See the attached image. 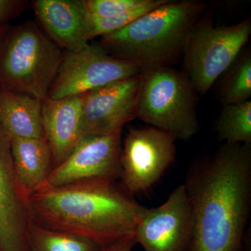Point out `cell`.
I'll return each instance as SVG.
<instances>
[{"mask_svg":"<svg viewBox=\"0 0 251 251\" xmlns=\"http://www.w3.org/2000/svg\"><path fill=\"white\" fill-rule=\"evenodd\" d=\"M186 251H243L251 207V144L226 143L188 171Z\"/></svg>","mask_w":251,"mask_h":251,"instance_id":"6da1fadb","label":"cell"},{"mask_svg":"<svg viewBox=\"0 0 251 251\" xmlns=\"http://www.w3.org/2000/svg\"><path fill=\"white\" fill-rule=\"evenodd\" d=\"M33 222L75 234L100 247L135 237L145 206L116 179L41 186L29 196Z\"/></svg>","mask_w":251,"mask_h":251,"instance_id":"7a4b0ae2","label":"cell"},{"mask_svg":"<svg viewBox=\"0 0 251 251\" xmlns=\"http://www.w3.org/2000/svg\"><path fill=\"white\" fill-rule=\"evenodd\" d=\"M206 9L199 1L168 0L125 27L101 36L100 46L143 72L171 67L182 57L190 31Z\"/></svg>","mask_w":251,"mask_h":251,"instance_id":"3957f363","label":"cell"},{"mask_svg":"<svg viewBox=\"0 0 251 251\" xmlns=\"http://www.w3.org/2000/svg\"><path fill=\"white\" fill-rule=\"evenodd\" d=\"M63 55L33 21L9 27L0 47V87L45 100Z\"/></svg>","mask_w":251,"mask_h":251,"instance_id":"277c9868","label":"cell"},{"mask_svg":"<svg viewBox=\"0 0 251 251\" xmlns=\"http://www.w3.org/2000/svg\"><path fill=\"white\" fill-rule=\"evenodd\" d=\"M143 74L137 117L176 140L191 139L199 132L200 125L196 92L187 75L172 67Z\"/></svg>","mask_w":251,"mask_h":251,"instance_id":"5b68a950","label":"cell"},{"mask_svg":"<svg viewBox=\"0 0 251 251\" xmlns=\"http://www.w3.org/2000/svg\"><path fill=\"white\" fill-rule=\"evenodd\" d=\"M251 34V20L215 26L212 16H202L194 25L183 52L184 72L196 94L205 95L242 51Z\"/></svg>","mask_w":251,"mask_h":251,"instance_id":"8992f818","label":"cell"},{"mask_svg":"<svg viewBox=\"0 0 251 251\" xmlns=\"http://www.w3.org/2000/svg\"><path fill=\"white\" fill-rule=\"evenodd\" d=\"M139 67L112 57L100 45L66 51L47 98L62 99L140 75Z\"/></svg>","mask_w":251,"mask_h":251,"instance_id":"52a82bcc","label":"cell"},{"mask_svg":"<svg viewBox=\"0 0 251 251\" xmlns=\"http://www.w3.org/2000/svg\"><path fill=\"white\" fill-rule=\"evenodd\" d=\"M175 141L154 127L130 128L120 155V179L128 192H147L158 182L175 161Z\"/></svg>","mask_w":251,"mask_h":251,"instance_id":"ba28073f","label":"cell"},{"mask_svg":"<svg viewBox=\"0 0 251 251\" xmlns=\"http://www.w3.org/2000/svg\"><path fill=\"white\" fill-rule=\"evenodd\" d=\"M143 74L117 81L85 94L81 116L82 138L121 133L136 118Z\"/></svg>","mask_w":251,"mask_h":251,"instance_id":"9c48e42d","label":"cell"},{"mask_svg":"<svg viewBox=\"0 0 251 251\" xmlns=\"http://www.w3.org/2000/svg\"><path fill=\"white\" fill-rule=\"evenodd\" d=\"M191 236V204L184 184L161 206L145 208L135 232L145 251H186Z\"/></svg>","mask_w":251,"mask_h":251,"instance_id":"30bf717a","label":"cell"},{"mask_svg":"<svg viewBox=\"0 0 251 251\" xmlns=\"http://www.w3.org/2000/svg\"><path fill=\"white\" fill-rule=\"evenodd\" d=\"M121 134L82 138L67 159L51 171L40 187L103 178L120 179Z\"/></svg>","mask_w":251,"mask_h":251,"instance_id":"8fae6325","label":"cell"},{"mask_svg":"<svg viewBox=\"0 0 251 251\" xmlns=\"http://www.w3.org/2000/svg\"><path fill=\"white\" fill-rule=\"evenodd\" d=\"M29 196L18 181L11 143L0 125V251H29Z\"/></svg>","mask_w":251,"mask_h":251,"instance_id":"7c38bea8","label":"cell"},{"mask_svg":"<svg viewBox=\"0 0 251 251\" xmlns=\"http://www.w3.org/2000/svg\"><path fill=\"white\" fill-rule=\"evenodd\" d=\"M33 9L38 22L54 43L66 51L89 45V14L83 0H36Z\"/></svg>","mask_w":251,"mask_h":251,"instance_id":"4fadbf2b","label":"cell"},{"mask_svg":"<svg viewBox=\"0 0 251 251\" xmlns=\"http://www.w3.org/2000/svg\"><path fill=\"white\" fill-rule=\"evenodd\" d=\"M84 97L85 94L43 100V125L52 151L53 168L67 159L82 139L81 116Z\"/></svg>","mask_w":251,"mask_h":251,"instance_id":"5bb4252c","label":"cell"},{"mask_svg":"<svg viewBox=\"0 0 251 251\" xmlns=\"http://www.w3.org/2000/svg\"><path fill=\"white\" fill-rule=\"evenodd\" d=\"M43 100L0 87V125L10 138L46 139Z\"/></svg>","mask_w":251,"mask_h":251,"instance_id":"9a60e30c","label":"cell"},{"mask_svg":"<svg viewBox=\"0 0 251 251\" xmlns=\"http://www.w3.org/2000/svg\"><path fill=\"white\" fill-rule=\"evenodd\" d=\"M13 163L18 181L29 196L52 171V156L47 139L10 138Z\"/></svg>","mask_w":251,"mask_h":251,"instance_id":"2e32d148","label":"cell"},{"mask_svg":"<svg viewBox=\"0 0 251 251\" xmlns=\"http://www.w3.org/2000/svg\"><path fill=\"white\" fill-rule=\"evenodd\" d=\"M224 75L218 90V97L223 105L251 100V50L242 51Z\"/></svg>","mask_w":251,"mask_h":251,"instance_id":"e0dca14e","label":"cell"},{"mask_svg":"<svg viewBox=\"0 0 251 251\" xmlns=\"http://www.w3.org/2000/svg\"><path fill=\"white\" fill-rule=\"evenodd\" d=\"M29 251H100V246L75 234L52 230L32 222L28 238Z\"/></svg>","mask_w":251,"mask_h":251,"instance_id":"ac0fdd59","label":"cell"},{"mask_svg":"<svg viewBox=\"0 0 251 251\" xmlns=\"http://www.w3.org/2000/svg\"><path fill=\"white\" fill-rule=\"evenodd\" d=\"M216 132L229 144H251V100L224 105L216 122Z\"/></svg>","mask_w":251,"mask_h":251,"instance_id":"d6986e66","label":"cell"},{"mask_svg":"<svg viewBox=\"0 0 251 251\" xmlns=\"http://www.w3.org/2000/svg\"><path fill=\"white\" fill-rule=\"evenodd\" d=\"M168 0H148L147 2L126 14L115 17L100 18L89 14V40L106 35L125 27L137 18L166 3Z\"/></svg>","mask_w":251,"mask_h":251,"instance_id":"ffe728a7","label":"cell"},{"mask_svg":"<svg viewBox=\"0 0 251 251\" xmlns=\"http://www.w3.org/2000/svg\"><path fill=\"white\" fill-rule=\"evenodd\" d=\"M148 0H83L87 12L92 16L115 17L133 11Z\"/></svg>","mask_w":251,"mask_h":251,"instance_id":"44dd1931","label":"cell"},{"mask_svg":"<svg viewBox=\"0 0 251 251\" xmlns=\"http://www.w3.org/2000/svg\"><path fill=\"white\" fill-rule=\"evenodd\" d=\"M27 1L0 0V29L9 25L10 21L18 17L25 9Z\"/></svg>","mask_w":251,"mask_h":251,"instance_id":"7402d4cb","label":"cell"},{"mask_svg":"<svg viewBox=\"0 0 251 251\" xmlns=\"http://www.w3.org/2000/svg\"><path fill=\"white\" fill-rule=\"evenodd\" d=\"M136 244L135 237H130L108 247L102 248L100 251H132Z\"/></svg>","mask_w":251,"mask_h":251,"instance_id":"603a6c76","label":"cell"},{"mask_svg":"<svg viewBox=\"0 0 251 251\" xmlns=\"http://www.w3.org/2000/svg\"><path fill=\"white\" fill-rule=\"evenodd\" d=\"M9 26H6V27H4L1 28L0 29V47H1V43H2L3 39H4L5 34L7 32L8 29H9Z\"/></svg>","mask_w":251,"mask_h":251,"instance_id":"cb8c5ba5","label":"cell"}]
</instances>
